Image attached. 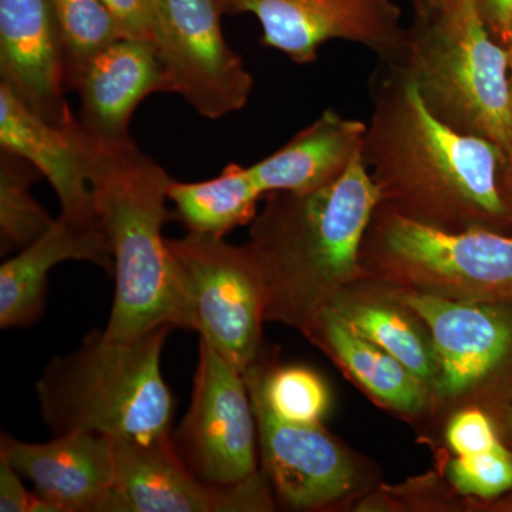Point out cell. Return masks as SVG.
Returning a JSON list of instances; mask_svg holds the SVG:
<instances>
[{
    "instance_id": "cell-1",
    "label": "cell",
    "mask_w": 512,
    "mask_h": 512,
    "mask_svg": "<svg viewBox=\"0 0 512 512\" xmlns=\"http://www.w3.org/2000/svg\"><path fill=\"white\" fill-rule=\"evenodd\" d=\"M373 110L363 163L380 207L448 231L511 232L501 190L504 151L433 116L400 64L380 63L370 77Z\"/></svg>"
},
{
    "instance_id": "cell-2",
    "label": "cell",
    "mask_w": 512,
    "mask_h": 512,
    "mask_svg": "<svg viewBox=\"0 0 512 512\" xmlns=\"http://www.w3.org/2000/svg\"><path fill=\"white\" fill-rule=\"evenodd\" d=\"M379 205V188L360 154L318 190L269 192L247 244L264 275L265 319L305 332L362 275L360 252Z\"/></svg>"
},
{
    "instance_id": "cell-3",
    "label": "cell",
    "mask_w": 512,
    "mask_h": 512,
    "mask_svg": "<svg viewBox=\"0 0 512 512\" xmlns=\"http://www.w3.org/2000/svg\"><path fill=\"white\" fill-rule=\"evenodd\" d=\"M84 131V130H83ZM86 136L94 208L114 259V293L106 333L134 339L163 326L188 329V312L163 237L173 178L133 138L101 143Z\"/></svg>"
},
{
    "instance_id": "cell-4",
    "label": "cell",
    "mask_w": 512,
    "mask_h": 512,
    "mask_svg": "<svg viewBox=\"0 0 512 512\" xmlns=\"http://www.w3.org/2000/svg\"><path fill=\"white\" fill-rule=\"evenodd\" d=\"M171 326L134 339L93 330L80 348L56 356L36 383L40 414L55 436L89 431L109 440L171 433L173 394L161 375Z\"/></svg>"
},
{
    "instance_id": "cell-5",
    "label": "cell",
    "mask_w": 512,
    "mask_h": 512,
    "mask_svg": "<svg viewBox=\"0 0 512 512\" xmlns=\"http://www.w3.org/2000/svg\"><path fill=\"white\" fill-rule=\"evenodd\" d=\"M400 66L433 116L512 156L510 59L478 0H444L430 18L414 20Z\"/></svg>"
},
{
    "instance_id": "cell-6",
    "label": "cell",
    "mask_w": 512,
    "mask_h": 512,
    "mask_svg": "<svg viewBox=\"0 0 512 512\" xmlns=\"http://www.w3.org/2000/svg\"><path fill=\"white\" fill-rule=\"evenodd\" d=\"M363 271L407 291L457 301L512 303V234L448 231L377 208L363 241Z\"/></svg>"
},
{
    "instance_id": "cell-7",
    "label": "cell",
    "mask_w": 512,
    "mask_h": 512,
    "mask_svg": "<svg viewBox=\"0 0 512 512\" xmlns=\"http://www.w3.org/2000/svg\"><path fill=\"white\" fill-rule=\"evenodd\" d=\"M188 312V329L244 375L261 359L264 275L248 245L188 232L167 239Z\"/></svg>"
},
{
    "instance_id": "cell-8",
    "label": "cell",
    "mask_w": 512,
    "mask_h": 512,
    "mask_svg": "<svg viewBox=\"0 0 512 512\" xmlns=\"http://www.w3.org/2000/svg\"><path fill=\"white\" fill-rule=\"evenodd\" d=\"M256 436L244 375L200 339L190 409L171 433L178 456L204 483H247L258 477Z\"/></svg>"
},
{
    "instance_id": "cell-9",
    "label": "cell",
    "mask_w": 512,
    "mask_h": 512,
    "mask_svg": "<svg viewBox=\"0 0 512 512\" xmlns=\"http://www.w3.org/2000/svg\"><path fill=\"white\" fill-rule=\"evenodd\" d=\"M154 47L174 93L205 119L244 109L254 79L222 32L221 0H154Z\"/></svg>"
},
{
    "instance_id": "cell-10",
    "label": "cell",
    "mask_w": 512,
    "mask_h": 512,
    "mask_svg": "<svg viewBox=\"0 0 512 512\" xmlns=\"http://www.w3.org/2000/svg\"><path fill=\"white\" fill-rule=\"evenodd\" d=\"M222 8L254 15L262 45L296 64L316 62L330 40L366 47L380 63L400 64L406 52L407 29L393 0H222Z\"/></svg>"
},
{
    "instance_id": "cell-11",
    "label": "cell",
    "mask_w": 512,
    "mask_h": 512,
    "mask_svg": "<svg viewBox=\"0 0 512 512\" xmlns=\"http://www.w3.org/2000/svg\"><path fill=\"white\" fill-rule=\"evenodd\" d=\"M114 484L101 512H238L269 508L261 478L238 485L204 483L175 450L171 433L111 440Z\"/></svg>"
},
{
    "instance_id": "cell-12",
    "label": "cell",
    "mask_w": 512,
    "mask_h": 512,
    "mask_svg": "<svg viewBox=\"0 0 512 512\" xmlns=\"http://www.w3.org/2000/svg\"><path fill=\"white\" fill-rule=\"evenodd\" d=\"M394 296L429 333L437 363L433 387L443 399L476 392L512 359V303L457 301L407 289Z\"/></svg>"
},
{
    "instance_id": "cell-13",
    "label": "cell",
    "mask_w": 512,
    "mask_h": 512,
    "mask_svg": "<svg viewBox=\"0 0 512 512\" xmlns=\"http://www.w3.org/2000/svg\"><path fill=\"white\" fill-rule=\"evenodd\" d=\"M249 394L266 476L281 500L289 507L305 510L345 497L355 473L338 443L319 424L278 419L254 392L249 390Z\"/></svg>"
},
{
    "instance_id": "cell-14",
    "label": "cell",
    "mask_w": 512,
    "mask_h": 512,
    "mask_svg": "<svg viewBox=\"0 0 512 512\" xmlns=\"http://www.w3.org/2000/svg\"><path fill=\"white\" fill-rule=\"evenodd\" d=\"M0 76L42 119L63 126L73 116L64 99L62 37L49 0H0Z\"/></svg>"
},
{
    "instance_id": "cell-15",
    "label": "cell",
    "mask_w": 512,
    "mask_h": 512,
    "mask_svg": "<svg viewBox=\"0 0 512 512\" xmlns=\"http://www.w3.org/2000/svg\"><path fill=\"white\" fill-rule=\"evenodd\" d=\"M0 147L28 161L47 178L59 198L60 217L77 224H100L79 119L72 116L63 126L50 123L0 82Z\"/></svg>"
},
{
    "instance_id": "cell-16",
    "label": "cell",
    "mask_w": 512,
    "mask_h": 512,
    "mask_svg": "<svg viewBox=\"0 0 512 512\" xmlns=\"http://www.w3.org/2000/svg\"><path fill=\"white\" fill-rule=\"evenodd\" d=\"M0 456L57 512H101L114 484L113 444L89 431L60 434L47 443L2 434Z\"/></svg>"
},
{
    "instance_id": "cell-17",
    "label": "cell",
    "mask_w": 512,
    "mask_h": 512,
    "mask_svg": "<svg viewBox=\"0 0 512 512\" xmlns=\"http://www.w3.org/2000/svg\"><path fill=\"white\" fill-rule=\"evenodd\" d=\"M76 90L82 103L80 126L101 143L130 138L128 127L138 104L154 93H174L153 43L126 37L94 57Z\"/></svg>"
},
{
    "instance_id": "cell-18",
    "label": "cell",
    "mask_w": 512,
    "mask_h": 512,
    "mask_svg": "<svg viewBox=\"0 0 512 512\" xmlns=\"http://www.w3.org/2000/svg\"><path fill=\"white\" fill-rule=\"evenodd\" d=\"M66 261H86L113 274L109 239L100 224L59 217L43 237L0 266V328L36 323L45 309L47 276Z\"/></svg>"
},
{
    "instance_id": "cell-19",
    "label": "cell",
    "mask_w": 512,
    "mask_h": 512,
    "mask_svg": "<svg viewBox=\"0 0 512 512\" xmlns=\"http://www.w3.org/2000/svg\"><path fill=\"white\" fill-rule=\"evenodd\" d=\"M366 127L363 121L326 109L284 147L249 165V173L265 195L318 190L342 177L359 156Z\"/></svg>"
},
{
    "instance_id": "cell-20",
    "label": "cell",
    "mask_w": 512,
    "mask_h": 512,
    "mask_svg": "<svg viewBox=\"0 0 512 512\" xmlns=\"http://www.w3.org/2000/svg\"><path fill=\"white\" fill-rule=\"evenodd\" d=\"M305 333L325 346L380 402L402 413H419L426 406L429 387L399 360L359 335L333 306L320 309Z\"/></svg>"
},
{
    "instance_id": "cell-21",
    "label": "cell",
    "mask_w": 512,
    "mask_h": 512,
    "mask_svg": "<svg viewBox=\"0 0 512 512\" xmlns=\"http://www.w3.org/2000/svg\"><path fill=\"white\" fill-rule=\"evenodd\" d=\"M329 305L359 335L403 363L427 387L433 386L437 363L429 333H424L421 320L396 296H348L343 291Z\"/></svg>"
},
{
    "instance_id": "cell-22",
    "label": "cell",
    "mask_w": 512,
    "mask_h": 512,
    "mask_svg": "<svg viewBox=\"0 0 512 512\" xmlns=\"http://www.w3.org/2000/svg\"><path fill=\"white\" fill-rule=\"evenodd\" d=\"M248 167L228 164L218 177L200 183L173 181L168 198L188 232L225 237L256 217V205L264 197Z\"/></svg>"
},
{
    "instance_id": "cell-23",
    "label": "cell",
    "mask_w": 512,
    "mask_h": 512,
    "mask_svg": "<svg viewBox=\"0 0 512 512\" xmlns=\"http://www.w3.org/2000/svg\"><path fill=\"white\" fill-rule=\"evenodd\" d=\"M254 392L278 419L296 424H319L329 407L325 382L306 367L269 369L261 359L244 373Z\"/></svg>"
},
{
    "instance_id": "cell-24",
    "label": "cell",
    "mask_w": 512,
    "mask_h": 512,
    "mask_svg": "<svg viewBox=\"0 0 512 512\" xmlns=\"http://www.w3.org/2000/svg\"><path fill=\"white\" fill-rule=\"evenodd\" d=\"M39 171L15 154H0V248L19 252L43 237L53 218L36 201L32 185Z\"/></svg>"
},
{
    "instance_id": "cell-25",
    "label": "cell",
    "mask_w": 512,
    "mask_h": 512,
    "mask_svg": "<svg viewBox=\"0 0 512 512\" xmlns=\"http://www.w3.org/2000/svg\"><path fill=\"white\" fill-rule=\"evenodd\" d=\"M60 37L67 89H77L94 57L121 39L113 16L100 0H49Z\"/></svg>"
},
{
    "instance_id": "cell-26",
    "label": "cell",
    "mask_w": 512,
    "mask_h": 512,
    "mask_svg": "<svg viewBox=\"0 0 512 512\" xmlns=\"http://www.w3.org/2000/svg\"><path fill=\"white\" fill-rule=\"evenodd\" d=\"M448 477L460 493L497 497L512 490V453L500 441L483 453L456 456Z\"/></svg>"
},
{
    "instance_id": "cell-27",
    "label": "cell",
    "mask_w": 512,
    "mask_h": 512,
    "mask_svg": "<svg viewBox=\"0 0 512 512\" xmlns=\"http://www.w3.org/2000/svg\"><path fill=\"white\" fill-rule=\"evenodd\" d=\"M446 439L456 456H471L500 443L493 421L480 409L463 410L448 423Z\"/></svg>"
},
{
    "instance_id": "cell-28",
    "label": "cell",
    "mask_w": 512,
    "mask_h": 512,
    "mask_svg": "<svg viewBox=\"0 0 512 512\" xmlns=\"http://www.w3.org/2000/svg\"><path fill=\"white\" fill-rule=\"evenodd\" d=\"M113 16L121 37L154 45L156 6L154 0H100Z\"/></svg>"
},
{
    "instance_id": "cell-29",
    "label": "cell",
    "mask_w": 512,
    "mask_h": 512,
    "mask_svg": "<svg viewBox=\"0 0 512 512\" xmlns=\"http://www.w3.org/2000/svg\"><path fill=\"white\" fill-rule=\"evenodd\" d=\"M20 477L8 458L0 456V511L57 512L45 498L29 493Z\"/></svg>"
},
{
    "instance_id": "cell-30",
    "label": "cell",
    "mask_w": 512,
    "mask_h": 512,
    "mask_svg": "<svg viewBox=\"0 0 512 512\" xmlns=\"http://www.w3.org/2000/svg\"><path fill=\"white\" fill-rule=\"evenodd\" d=\"M481 12L495 39L503 46L512 33V0H478Z\"/></svg>"
},
{
    "instance_id": "cell-31",
    "label": "cell",
    "mask_w": 512,
    "mask_h": 512,
    "mask_svg": "<svg viewBox=\"0 0 512 512\" xmlns=\"http://www.w3.org/2000/svg\"><path fill=\"white\" fill-rule=\"evenodd\" d=\"M414 8V20H424L440 9L444 0H412Z\"/></svg>"
},
{
    "instance_id": "cell-32",
    "label": "cell",
    "mask_w": 512,
    "mask_h": 512,
    "mask_svg": "<svg viewBox=\"0 0 512 512\" xmlns=\"http://www.w3.org/2000/svg\"><path fill=\"white\" fill-rule=\"evenodd\" d=\"M501 190H503L504 201L510 211L512 234V156L504 165L503 175H501Z\"/></svg>"
},
{
    "instance_id": "cell-33",
    "label": "cell",
    "mask_w": 512,
    "mask_h": 512,
    "mask_svg": "<svg viewBox=\"0 0 512 512\" xmlns=\"http://www.w3.org/2000/svg\"><path fill=\"white\" fill-rule=\"evenodd\" d=\"M507 52H508V59H510V76H511V86H512V33L510 37V42L507 43Z\"/></svg>"
},
{
    "instance_id": "cell-34",
    "label": "cell",
    "mask_w": 512,
    "mask_h": 512,
    "mask_svg": "<svg viewBox=\"0 0 512 512\" xmlns=\"http://www.w3.org/2000/svg\"><path fill=\"white\" fill-rule=\"evenodd\" d=\"M510 421H511V426H512V407H511Z\"/></svg>"
},
{
    "instance_id": "cell-35",
    "label": "cell",
    "mask_w": 512,
    "mask_h": 512,
    "mask_svg": "<svg viewBox=\"0 0 512 512\" xmlns=\"http://www.w3.org/2000/svg\"><path fill=\"white\" fill-rule=\"evenodd\" d=\"M221 2H222V0H221Z\"/></svg>"
}]
</instances>
